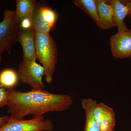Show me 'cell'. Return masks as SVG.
<instances>
[{
	"label": "cell",
	"mask_w": 131,
	"mask_h": 131,
	"mask_svg": "<svg viewBox=\"0 0 131 131\" xmlns=\"http://www.w3.org/2000/svg\"><path fill=\"white\" fill-rule=\"evenodd\" d=\"M9 118L10 117L7 115L3 117H0V129L7 124Z\"/></svg>",
	"instance_id": "ac0fdd59"
},
{
	"label": "cell",
	"mask_w": 131,
	"mask_h": 131,
	"mask_svg": "<svg viewBox=\"0 0 131 131\" xmlns=\"http://www.w3.org/2000/svg\"><path fill=\"white\" fill-rule=\"evenodd\" d=\"M74 3L91 17L96 25L100 27V24L96 0H75Z\"/></svg>",
	"instance_id": "9a60e30c"
},
{
	"label": "cell",
	"mask_w": 131,
	"mask_h": 131,
	"mask_svg": "<svg viewBox=\"0 0 131 131\" xmlns=\"http://www.w3.org/2000/svg\"><path fill=\"white\" fill-rule=\"evenodd\" d=\"M18 31L15 11L6 9L3 19L0 22V63L3 52L12 54V47L17 41Z\"/></svg>",
	"instance_id": "3957f363"
},
{
	"label": "cell",
	"mask_w": 131,
	"mask_h": 131,
	"mask_svg": "<svg viewBox=\"0 0 131 131\" xmlns=\"http://www.w3.org/2000/svg\"><path fill=\"white\" fill-rule=\"evenodd\" d=\"M95 117L101 131H113L116 124L113 109L103 102L96 104L95 108Z\"/></svg>",
	"instance_id": "ba28073f"
},
{
	"label": "cell",
	"mask_w": 131,
	"mask_h": 131,
	"mask_svg": "<svg viewBox=\"0 0 131 131\" xmlns=\"http://www.w3.org/2000/svg\"><path fill=\"white\" fill-rule=\"evenodd\" d=\"M15 10L17 24L23 19L34 15L36 9V1L32 0H17Z\"/></svg>",
	"instance_id": "4fadbf2b"
},
{
	"label": "cell",
	"mask_w": 131,
	"mask_h": 131,
	"mask_svg": "<svg viewBox=\"0 0 131 131\" xmlns=\"http://www.w3.org/2000/svg\"><path fill=\"white\" fill-rule=\"evenodd\" d=\"M53 128L52 121L45 119L43 116L28 120L15 119L10 117L0 131H52Z\"/></svg>",
	"instance_id": "5b68a950"
},
{
	"label": "cell",
	"mask_w": 131,
	"mask_h": 131,
	"mask_svg": "<svg viewBox=\"0 0 131 131\" xmlns=\"http://www.w3.org/2000/svg\"><path fill=\"white\" fill-rule=\"evenodd\" d=\"M18 72L12 68H6L0 72V88L13 89L18 84Z\"/></svg>",
	"instance_id": "5bb4252c"
},
{
	"label": "cell",
	"mask_w": 131,
	"mask_h": 131,
	"mask_svg": "<svg viewBox=\"0 0 131 131\" xmlns=\"http://www.w3.org/2000/svg\"><path fill=\"white\" fill-rule=\"evenodd\" d=\"M130 14L131 17V1H130Z\"/></svg>",
	"instance_id": "d6986e66"
},
{
	"label": "cell",
	"mask_w": 131,
	"mask_h": 131,
	"mask_svg": "<svg viewBox=\"0 0 131 131\" xmlns=\"http://www.w3.org/2000/svg\"><path fill=\"white\" fill-rule=\"evenodd\" d=\"M58 15L53 9L47 6L36 9L33 16V28L35 32L50 34L56 28Z\"/></svg>",
	"instance_id": "8992f818"
},
{
	"label": "cell",
	"mask_w": 131,
	"mask_h": 131,
	"mask_svg": "<svg viewBox=\"0 0 131 131\" xmlns=\"http://www.w3.org/2000/svg\"><path fill=\"white\" fill-rule=\"evenodd\" d=\"M81 102L82 107L86 115L84 131H101L94 113L97 102L90 98H84Z\"/></svg>",
	"instance_id": "7c38bea8"
},
{
	"label": "cell",
	"mask_w": 131,
	"mask_h": 131,
	"mask_svg": "<svg viewBox=\"0 0 131 131\" xmlns=\"http://www.w3.org/2000/svg\"><path fill=\"white\" fill-rule=\"evenodd\" d=\"M110 49L114 57L118 59L131 57V29L118 32L110 37Z\"/></svg>",
	"instance_id": "52a82bcc"
},
{
	"label": "cell",
	"mask_w": 131,
	"mask_h": 131,
	"mask_svg": "<svg viewBox=\"0 0 131 131\" xmlns=\"http://www.w3.org/2000/svg\"><path fill=\"white\" fill-rule=\"evenodd\" d=\"M99 19L100 28L108 30L115 27L112 6L106 0H96Z\"/></svg>",
	"instance_id": "8fae6325"
},
{
	"label": "cell",
	"mask_w": 131,
	"mask_h": 131,
	"mask_svg": "<svg viewBox=\"0 0 131 131\" xmlns=\"http://www.w3.org/2000/svg\"><path fill=\"white\" fill-rule=\"evenodd\" d=\"M35 32L33 28L23 30L19 28L17 41L23 49V60L36 61L37 56L35 47Z\"/></svg>",
	"instance_id": "9c48e42d"
},
{
	"label": "cell",
	"mask_w": 131,
	"mask_h": 131,
	"mask_svg": "<svg viewBox=\"0 0 131 131\" xmlns=\"http://www.w3.org/2000/svg\"><path fill=\"white\" fill-rule=\"evenodd\" d=\"M7 105L10 117L24 119L28 115L34 118L50 112H62L73 104L70 95L52 93L43 89H32L28 91L8 89Z\"/></svg>",
	"instance_id": "6da1fadb"
},
{
	"label": "cell",
	"mask_w": 131,
	"mask_h": 131,
	"mask_svg": "<svg viewBox=\"0 0 131 131\" xmlns=\"http://www.w3.org/2000/svg\"><path fill=\"white\" fill-rule=\"evenodd\" d=\"M33 16H29L23 19L20 22V29L28 30L33 28Z\"/></svg>",
	"instance_id": "2e32d148"
},
{
	"label": "cell",
	"mask_w": 131,
	"mask_h": 131,
	"mask_svg": "<svg viewBox=\"0 0 131 131\" xmlns=\"http://www.w3.org/2000/svg\"><path fill=\"white\" fill-rule=\"evenodd\" d=\"M17 72L21 82L32 89H43L46 87L43 81L44 69L36 61L23 60L19 64Z\"/></svg>",
	"instance_id": "277c9868"
},
{
	"label": "cell",
	"mask_w": 131,
	"mask_h": 131,
	"mask_svg": "<svg viewBox=\"0 0 131 131\" xmlns=\"http://www.w3.org/2000/svg\"><path fill=\"white\" fill-rule=\"evenodd\" d=\"M35 47L37 58L44 69L46 81L51 84L57 62L56 42L50 34L35 32Z\"/></svg>",
	"instance_id": "7a4b0ae2"
},
{
	"label": "cell",
	"mask_w": 131,
	"mask_h": 131,
	"mask_svg": "<svg viewBox=\"0 0 131 131\" xmlns=\"http://www.w3.org/2000/svg\"><path fill=\"white\" fill-rule=\"evenodd\" d=\"M113 131H114V130H113Z\"/></svg>",
	"instance_id": "ffe728a7"
},
{
	"label": "cell",
	"mask_w": 131,
	"mask_h": 131,
	"mask_svg": "<svg viewBox=\"0 0 131 131\" xmlns=\"http://www.w3.org/2000/svg\"><path fill=\"white\" fill-rule=\"evenodd\" d=\"M7 90L0 88V108L7 105Z\"/></svg>",
	"instance_id": "e0dca14e"
},
{
	"label": "cell",
	"mask_w": 131,
	"mask_h": 131,
	"mask_svg": "<svg viewBox=\"0 0 131 131\" xmlns=\"http://www.w3.org/2000/svg\"><path fill=\"white\" fill-rule=\"evenodd\" d=\"M107 2L112 8L114 19L116 27L118 28V31L126 30L128 28L124 20L130 14V1L109 0Z\"/></svg>",
	"instance_id": "30bf717a"
}]
</instances>
